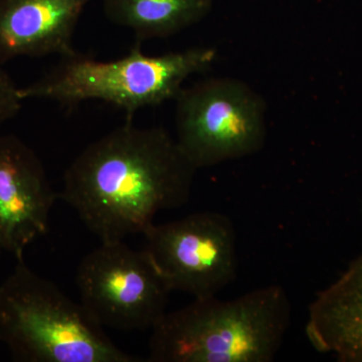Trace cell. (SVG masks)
I'll return each mask as SVG.
<instances>
[{
	"instance_id": "6da1fadb",
	"label": "cell",
	"mask_w": 362,
	"mask_h": 362,
	"mask_svg": "<svg viewBox=\"0 0 362 362\" xmlns=\"http://www.w3.org/2000/svg\"><path fill=\"white\" fill-rule=\"evenodd\" d=\"M197 170L168 131L127 121L74 159L59 197L101 242L124 240L185 206Z\"/></svg>"
},
{
	"instance_id": "7a4b0ae2",
	"label": "cell",
	"mask_w": 362,
	"mask_h": 362,
	"mask_svg": "<svg viewBox=\"0 0 362 362\" xmlns=\"http://www.w3.org/2000/svg\"><path fill=\"white\" fill-rule=\"evenodd\" d=\"M291 319V302L282 286L233 300L199 298L166 312L150 330L148 361L270 362Z\"/></svg>"
},
{
	"instance_id": "3957f363",
	"label": "cell",
	"mask_w": 362,
	"mask_h": 362,
	"mask_svg": "<svg viewBox=\"0 0 362 362\" xmlns=\"http://www.w3.org/2000/svg\"><path fill=\"white\" fill-rule=\"evenodd\" d=\"M0 342L21 362H138L107 337L82 303L26 266L0 285Z\"/></svg>"
},
{
	"instance_id": "277c9868",
	"label": "cell",
	"mask_w": 362,
	"mask_h": 362,
	"mask_svg": "<svg viewBox=\"0 0 362 362\" xmlns=\"http://www.w3.org/2000/svg\"><path fill=\"white\" fill-rule=\"evenodd\" d=\"M216 59V49L206 47L147 56L138 42L129 54L107 62L75 51L59 57L39 80L20 88V94L23 100H51L70 110L88 100H101L132 116L175 100L185 81L209 70Z\"/></svg>"
},
{
	"instance_id": "5b68a950",
	"label": "cell",
	"mask_w": 362,
	"mask_h": 362,
	"mask_svg": "<svg viewBox=\"0 0 362 362\" xmlns=\"http://www.w3.org/2000/svg\"><path fill=\"white\" fill-rule=\"evenodd\" d=\"M176 142L195 168L258 153L265 146L266 103L244 82L211 78L175 98Z\"/></svg>"
},
{
	"instance_id": "8992f818",
	"label": "cell",
	"mask_w": 362,
	"mask_h": 362,
	"mask_svg": "<svg viewBox=\"0 0 362 362\" xmlns=\"http://www.w3.org/2000/svg\"><path fill=\"white\" fill-rule=\"evenodd\" d=\"M81 303L102 327L151 330L165 315L173 292L144 250L124 240L102 242L78 264Z\"/></svg>"
},
{
	"instance_id": "52a82bcc",
	"label": "cell",
	"mask_w": 362,
	"mask_h": 362,
	"mask_svg": "<svg viewBox=\"0 0 362 362\" xmlns=\"http://www.w3.org/2000/svg\"><path fill=\"white\" fill-rule=\"evenodd\" d=\"M144 237L143 250L173 292L218 296L237 278V233L226 214L199 211L154 223Z\"/></svg>"
},
{
	"instance_id": "ba28073f",
	"label": "cell",
	"mask_w": 362,
	"mask_h": 362,
	"mask_svg": "<svg viewBox=\"0 0 362 362\" xmlns=\"http://www.w3.org/2000/svg\"><path fill=\"white\" fill-rule=\"evenodd\" d=\"M54 192L40 157L14 135L0 134V235L4 251L23 259L49 230Z\"/></svg>"
},
{
	"instance_id": "9c48e42d",
	"label": "cell",
	"mask_w": 362,
	"mask_h": 362,
	"mask_svg": "<svg viewBox=\"0 0 362 362\" xmlns=\"http://www.w3.org/2000/svg\"><path fill=\"white\" fill-rule=\"evenodd\" d=\"M93 0H0V66L20 57L75 52L73 37Z\"/></svg>"
},
{
	"instance_id": "30bf717a",
	"label": "cell",
	"mask_w": 362,
	"mask_h": 362,
	"mask_svg": "<svg viewBox=\"0 0 362 362\" xmlns=\"http://www.w3.org/2000/svg\"><path fill=\"white\" fill-rule=\"evenodd\" d=\"M305 332L317 351L342 362H362V252L317 294Z\"/></svg>"
},
{
	"instance_id": "8fae6325",
	"label": "cell",
	"mask_w": 362,
	"mask_h": 362,
	"mask_svg": "<svg viewBox=\"0 0 362 362\" xmlns=\"http://www.w3.org/2000/svg\"><path fill=\"white\" fill-rule=\"evenodd\" d=\"M111 23L143 40L163 39L197 25L211 13L214 0H101Z\"/></svg>"
},
{
	"instance_id": "7c38bea8",
	"label": "cell",
	"mask_w": 362,
	"mask_h": 362,
	"mask_svg": "<svg viewBox=\"0 0 362 362\" xmlns=\"http://www.w3.org/2000/svg\"><path fill=\"white\" fill-rule=\"evenodd\" d=\"M20 88L0 66V129L6 121L11 120L21 108Z\"/></svg>"
},
{
	"instance_id": "4fadbf2b",
	"label": "cell",
	"mask_w": 362,
	"mask_h": 362,
	"mask_svg": "<svg viewBox=\"0 0 362 362\" xmlns=\"http://www.w3.org/2000/svg\"><path fill=\"white\" fill-rule=\"evenodd\" d=\"M4 244H2L1 235H0V252L4 251Z\"/></svg>"
}]
</instances>
